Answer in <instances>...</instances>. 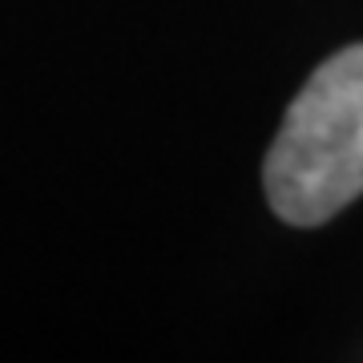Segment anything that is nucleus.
Segmentation results:
<instances>
[{"label": "nucleus", "instance_id": "f257e3e1", "mask_svg": "<svg viewBox=\"0 0 363 363\" xmlns=\"http://www.w3.org/2000/svg\"><path fill=\"white\" fill-rule=\"evenodd\" d=\"M262 182L291 226H319L363 194V45L327 57L298 89Z\"/></svg>", "mask_w": 363, "mask_h": 363}]
</instances>
